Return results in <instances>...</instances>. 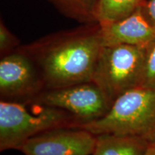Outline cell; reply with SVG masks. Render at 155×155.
<instances>
[{
  "mask_svg": "<svg viewBox=\"0 0 155 155\" xmlns=\"http://www.w3.org/2000/svg\"><path fill=\"white\" fill-rule=\"evenodd\" d=\"M64 16L83 24L94 23L98 0H47Z\"/></svg>",
  "mask_w": 155,
  "mask_h": 155,
  "instance_id": "obj_11",
  "label": "cell"
},
{
  "mask_svg": "<svg viewBox=\"0 0 155 155\" xmlns=\"http://www.w3.org/2000/svg\"><path fill=\"white\" fill-rule=\"evenodd\" d=\"M146 0H98L94 12L95 22L101 26L126 18L142 6Z\"/></svg>",
  "mask_w": 155,
  "mask_h": 155,
  "instance_id": "obj_10",
  "label": "cell"
},
{
  "mask_svg": "<svg viewBox=\"0 0 155 155\" xmlns=\"http://www.w3.org/2000/svg\"><path fill=\"white\" fill-rule=\"evenodd\" d=\"M142 86L155 88V42L147 49Z\"/></svg>",
  "mask_w": 155,
  "mask_h": 155,
  "instance_id": "obj_13",
  "label": "cell"
},
{
  "mask_svg": "<svg viewBox=\"0 0 155 155\" xmlns=\"http://www.w3.org/2000/svg\"><path fill=\"white\" fill-rule=\"evenodd\" d=\"M145 155H155V141L150 143Z\"/></svg>",
  "mask_w": 155,
  "mask_h": 155,
  "instance_id": "obj_15",
  "label": "cell"
},
{
  "mask_svg": "<svg viewBox=\"0 0 155 155\" xmlns=\"http://www.w3.org/2000/svg\"><path fill=\"white\" fill-rule=\"evenodd\" d=\"M141 10L147 20L155 28V0H146Z\"/></svg>",
  "mask_w": 155,
  "mask_h": 155,
  "instance_id": "obj_14",
  "label": "cell"
},
{
  "mask_svg": "<svg viewBox=\"0 0 155 155\" xmlns=\"http://www.w3.org/2000/svg\"><path fill=\"white\" fill-rule=\"evenodd\" d=\"M96 136L77 127L56 128L25 141L18 149L25 155H93Z\"/></svg>",
  "mask_w": 155,
  "mask_h": 155,
  "instance_id": "obj_7",
  "label": "cell"
},
{
  "mask_svg": "<svg viewBox=\"0 0 155 155\" xmlns=\"http://www.w3.org/2000/svg\"><path fill=\"white\" fill-rule=\"evenodd\" d=\"M77 127L93 134H114L155 141V88H134L114 101L107 113L95 121Z\"/></svg>",
  "mask_w": 155,
  "mask_h": 155,
  "instance_id": "obj_2",
  "label": "cell"
},
{
  "mask_svg": "<svg viewBox=\"0 0 155 155\" xmlns=\"http://www.w3.org/2000/svg\"><path fill=\"white\" fill-rule=\"evenodd\" d=\"M1 100L0 151L17 150L35 136L56 128L78 127L75 116L58 108L30 103Z\"/></svg>",
  "mask_w": 155,
  "mask_h": 155,
  "instance_id": "obj_3",
  "label": "cell"
},
{
  "mask_svg": "<svg viewBox=\"0 0 155 155\" xmlns=\"http://www.w3.org/2000/svg\"><path fill=\"white\" fill-rule=\"evenodd\" d=\"M44 90L38 71L30 57L19 48L0 61L2 100L28 103Z\"/></svg>",
  "mask_w": 155,
  "mask_h": 155,
  "instance_id": "obj_6",
  "label": "cell"
},
{
  "mask_svg": "<svg viewBox=\"0 0 155 155\" xmlns=\"http://www.w3.org/2000/svg\"><path fill=\"white\" fill-rule=\"evenodd\" d=\"M28 103L63 110L75 116L81 124L100 119L112 105L94 82L45 89Z\"/></svg>",
  "mask_w": 155,
  "mask_h": 155,
  "instance_id": "obj_5",
  "label": "cell"
},
{
  "mask_svg": "<svg viewBox=\"0 0 155 155\" xmlns=\"http://www.w3.org/2000/svg\"><path fill=\"white\" fill-rule=\"evenodd\" d=\"M19 47V40L7 28L1 19L0 22V53L1 57L8 55Z\"/></svg>",
  "mask_w": 155,
  "mask_h": 155,
  "instance_id": "obj_12",
  "label": "cell"
},
{
  "mask_svg": "<svg viewBox=\"0 0 155 155\" xmlns=\"http://www.w3.org/2000/svg\"><path fill=\"white\" fill-rule=\"evenodd\" d=\"M150 141L140 137L114 134L96 135L95 155H145Z\"/></svg>",
  "mask_w": 155,
  "mask_h": 155,
  "instance_id": "obj_9",
  "label": "cell"
},
{
  "mask_svg": "<svg viewBox=\"0 0 155 155\" xmlns=\"http://www.w3.org/2000/svg\"><path fill=\"white\" fill-rule=\"evenodd\" d=\"M147 49L127 45L103 46L92 82L113 104L118 97L142 86Z\"/></svg>",
  "mask_w": 155,
  "mask_h": 155,
  "instance_id": "obj_4",
  "label": "cell"
},
{
  "mask_svg": "<svg viewBox=\"0 0 155 155\" xmlns=\"http://www.w3.org/2000/svg\"><path fill=\"white\" fill-rule=\"evenodd\" d=\"M93 155H95V154H93Z\"/></svg>",
  "mask_w": 155,
  "mask_h": 155,
  "instance_id": "obj_16",
  "label": "cell"
},
{
  "mask_svg": "<svg viewBox=\"0 0 155 155\" xmlns=\"http://www.w3.org/2000/svg\"><path fill=\"white\" fill-rule=\"evenodd\" d=\"M100 35L103 46L127 45L147 49L155 42V28L145 17L141 7L121 20L100 25Z\"/></svg>",
  "mask_w": 155,
  "mask_h": 155,
  "instance_id": "obj_8",
  "label": "cell"
},
{
  "mask_svg": "<svg viewBox=\"0 0 155 155\" xmlns=\"http://www.w3.org/2000/svg\"><path fill=\"white\" fill-rule=\"evenodd\" d=\"M102 48L100 25L94 22L50 35L18 48L34 63L45 90L92 82Z\"/></svg>",
  "mask_w": 155,
  "mask_h": 155,
  "instance_id": "obj_1",
  "label": "cell"
}]
</instances>
